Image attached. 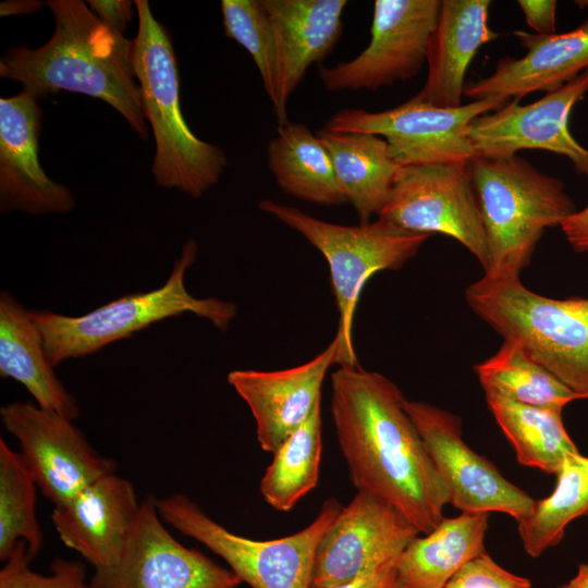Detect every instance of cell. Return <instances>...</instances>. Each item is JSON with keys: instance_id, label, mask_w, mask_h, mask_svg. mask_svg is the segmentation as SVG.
Instances as JSON below:
<instances>
[{"instance_id": "cell-1", "label": "cell", "mask_w": 588, "mask_h": 588, "mask_svg": "<svg viewBox=\"0 0 588 588\" xmlns=\"http://www.w3.org/2000/svg\"><path fill=\"white\" fill-rule=\"evenodd\" d=\"M331 417L353 486L390 503L420 534L433 530L450 492L399 387L379 372L345 366L331 375Z\"/></svg>"}, {"instance_id": "cell-2", "label": "cell", "mask_w": 588, "mask_h": 588, "mask_svg": "<svg viewBox=\"0 0 588 588\" xmlns=\"http://www.w3.org/2000/svg\"><path fill=\"white\" fill-rule=\"evenodd\" d=\"M54 32L42 46H17L0 60V76L23 85L36 98L60 90L106 101L142 138L148 130L131 63L132 41L103 24L79 0L46 2Z\"/></svg>"}, {"instance_id": "cell-3", "label": "cell", "mask_w": 588, "mask_h": 588, "mask_svg": "<svg viewBox=\"0 0 588 588\" xmlns=\"http://www.w3.org/2000/svg\"><path fill=\"white\" fill-rule=\"evenodd\" d=\"M138 30L131 63L142 106L154 132L151 172L158 185L192 198L216 185L228 166L224 151L197 137L181 110L180 76L171 37L146 0H136Z\"/></svg>"}, {"instance_id": "cell-4", "label": "cell", "mask_w": 588, "mask_h": 588, "mask_svg": "<svg viewBox=\"0 0 588 588\" xmlns=\"http://www.w3.org/2000/svg\"><path fill=\"white\" fill-rule=\"evenodd\" d=\"M465 296L504 341L588 400V298L544 297L519 277L489 273L469 284Z\"/></svg>"}, {"instance_id": "cell-5", "label": "cell", "mask_w": 588, "mask_h": 588, "mask_svg": "<svg viewBox=\"0 0 588 588\" xmlns=\"http://www.w3.org/2000/svg\"><path fill=\"white\" fill-rule=\"evenodd\" d=\"M470 172L488 250L485 273L519 277L546 229L561 226L576 206L560 179L517 155L475 157Z\"/></svg>"}, {"instance_id": "cell-6", "label": "cell", "mask_w": 588, "mask_h": 588, "mask_svg": "<svg viewBox=\"0 0 588 588\" xmlns=\"http://www.w3.org/2000/svg\"><path fill=\"white\" fill-rule=\"evenodd\" d=\"M258 207L303 235L324 257L339 314L333 338L336 365L359 366L353 330L366 283L379 271L400 269L431 235L403 230L380 218L357 225L327 222L271 199H262Z\"/></svg>"}, {"instance_id": "cell-7", "label": "cell", "mask_w": 588, "mask_h": 588, "mask_svg": "<svg viewBox=\"0 0 588 588\" xmlns=\"http://www.w3.org/2000/svg\"><path fill=\"white\" fill-rule=\"evenodd\" d=\"M197 254V242L186 241L162 286L124 295L85 315L72 317L30 310L51 365L93 354L156 322L185 313L207 319L221 331L226 330L236 317V305L216 297H195L185 287V274Z\"/></svg>"}, {"instance_id": "cell-8", "label": "cell", "mask_w": 588, "mask_h": 588, "mask_svg": "<svg viewBox=\"0 0 588 588\" xmlns=\"http://www.w3.org/2000/svg\"><path fill=\"white\" fill-rule=\"evenodd\" d=\"M155 504L164 523L219 555L242 583L253 588H311L318 544L343 507L330 498L299 531L256 540L230 531L184 494L155 499Z\"/></svg>"}, {"instance_id": "cell-9", "label": "cell", "mask_w": 588, "mask_h": 588, "mask_svg": "<svg viewBox=\"0 0 588 588\" xmlns=\"http://www.w3.org/2000/svg\"><path fill=\"white\" fill-rule=\"evenodd\" d=\"M511 99L488 97L455 108L438 107L414 96L379 112L346 108L335 112L324 127L333 132L369 133L384 138L401 166L469 162L476 157L469 125L497 111Z\"/></svg>"}, {"instance_id": "cell-10", "label": "cell", "mask_w": 588, "mask_h": 588, "mask_svg": "<svg viewBox=\"0 0 588 588\" xmlns=\"http://www.w3.org/2000/svg\"><path fill=\"white\" fill-rule=\"evenodd\" d=\"M403 230L448 235L488 265L485 230L469 162L401 167L378 216Z\"/></svg>"}, {"instance_id": "cell-11", "label": "cell", "mask_w": 588, "mask_h": 588, "mask_svg": "<svg viewBox=\"0 0 588 588\" xmlns=\"http://www.w3.org/2000/svg\"><path fill=\"white\" fill-rule=\"evenodd\" d=\"M440 0H376L370 41L354 59L320 65L326 89L377 90L416 76L427 62Z\"/></svg>"}, {"instance_id": "cell-12", "label": "cell", "mask_w": 588, "mask_h": 588, "mask_svg": "<svg viewBox=\"0 0 588 588\" xmlns=\"http://www.w3.org/2000/svg\"><path fill=\"white\" fill-rule=\"evenodd\" d=\"M404 407L449 489L450 504L462 513L506 514L517 523L531 514L536 500L467 445L458 416L436 405L407 399Z\"/></svg>"}, {"instance_id": "cell-13", "label": "cell", "mask_w": 588, "mask_h": 588, "mask_svg": "<svg viewBox=\"0 0 588 588\" xmlns=\"http://www.w3.org/2000/svg\"><path fill=\"white\" fill-rule=\"evenodd\" d=\"M0 419L15 437L37 487L54 506L117 470V463L97 452L73 420L59 413L12 402L0 408Z\"/></svg>"}, {"instance_id": "cell-14", "label": "cell", "mask_w": 588, "mask_h": 588, "mask_svg": "<svg viewBox=\"0 0 588 588\" xmlns=\"http://www.w3.org/2000/svg\"><path fill=\"white\" fill-rule=\"evenodd\" d=\"M419 534L390 503L357 491L318 544L311 588H331L397 560Z\"/></svg>"}, {"instance_id": "cell-15", "label": "cell", "mask_w": 588, "mask_h": 588, "mask_svg": "<svg viewBox=\"0 0 588 588\" xmlns=\"http://www.w3.org/2000/svg\"><path fill=\"white\" fill-rule=\"evenodd\" d=\"M588 94V69L539 100L520 106L511 99L501 109L476 118L469 138L476 157L506 158L523 149H542L566 157L588 179V149L568 128L569 115Z\"/></svg>"}, {"instance_id": "cell-16", "label": "cell", "mask_w": 588, "mask_h": 588, "mask_svg": "<svg viewBox=\"0 0 588 588\" xmlns=\"http://www.w3.org/2000/svg\"><path fill=\"white\" fill-rule=\"evenodd\" d=\"M98 588H238L241 579L199 550L187 548L166 528L155 499L140 502L122 559L95 573Z\"/></svg>"}, {"instance_id": "cell-17", "label": "cell", "mask_w": 588, "mask_h": 588, "mask_svg": "<svg viewBox=\"0 0 588 588\" xmlns=\"http://www.w3.org/2000/svg\"><path fill=\"white\" fill-rule=\"evenodd\" d=\"M38 98L22 90L0 98V207L2 212L68 213L75 206L70 189L40 166L42 112Z\"/></svg>"}, {"instance_id": "cell-18", "label": "cell", "mask_w": 588, "mask_h": 588, "mask_svg": "<svg viewBox=\"0 0 588 588\" xmlns=\"http://www.w3.org/2000/svg\"><path fill=\"white\" fill-rule=\"evenodd\" d=\"M140 503L132 482L109 474L52 510L51 522L68 548L105 573L118 565L135 526Z\"/></svg>"}, {"instance_id": "cell-19", "label": "cell", "mask_w": 588, "mask_h": 588, "mask_svg": "<svg viewBox=\"0 0 588 588\" xmlns=\"http://www.w3.org/2000/svg\"><path fill=\"white\" fill-rule=\"evenodd\" d=\"M334 340L310 360L281 370H232L228 383L247 404L262 451L273 454L321 403L329 368L336 364Z\"/></svg>"}, {"instance_id": "cell-20", "label": "cell", "mask_w": 588, "mask_h": 588, "mask_svg": "<svg viewBox=\"0 0 588 588\" xmlns=\"http://www.w3.org/2000/svg\"><path fill=\"white\" fill-rule=\"evenodd\" d=\"M271 21L277 51L278 125L287 121V101L308 68L332 51L343 32L346 0H261Z\"/></svg>"}, {"instance_id": "cell-21", "label": "cell", "mask_w": 588, "mask_h": 588, "mask_svg": "<svg viewBox=\"0 0 588 588\" xmlns=\"http://www.w3.org/2000/svg\"><path fill=\"white\" fill-rule=\"evenodd\" d=\"M527 49L522 58L503 57L487 77L465 84L473 100L488 97L520 99L535 91L551 93L588 69V20L576 28L551 35L514 30Z\"/></svg>"}, {"instance_id": "cell-22", "label": "cell", "mask_w": 588, "mask_h": 588, "mask_svg": "<svg viewBox=\"0 0 588 588\" xmlns=\"http://www.w3.org/2000/svg\"><path fill=\"white\" fill-rule=\"evenodd\" d=\"M490 0H443L428 47V74L415 95L438 107L462 106L471 60L499 34L489 26Z\"/></svg>"}, {"instance_id": "cell-23", "label": "cell", "mask_w": 588, "mask_h": 588, "mask_svg": "<svg viewBox=\"0 0 588 588\" xmlns=\"http://www.w3.org/2000/svg\"><path fill=\"white\" fill-rule=\"evenodd\" d=\"M0 375L25 387L41 408L74 420L79 408L53 371L30 310L8 291L0 294Z\"/></svg>"}, {"instance_id": "cell-24", "label": "cell", "mask_w": 588, "mask_h": 588, "mask_svg": "<svg viewBox=\"0 0 588 588\" xmlns=\"http://www.w3.org/2000/svg\"><path fill=\"white\" fill-rule=\"evenodd\" d=\"M330 152L343 193L362 223L387 206L401 166L387 140L369 133L317 132Z\"/></svg>"}, {"instance_id": "cell-25", "label": "cell", "mask_w": 588, "mask_h": 588, "mask_svg": "<svg viewBox=\"0 0 588 588\" xmlns=\"http://www.w3.org/2000/svg\"><path fill=\"white\" fill-rule=\"evenodd\" d=\"M489 515L443 517L433 530L417 536L396 564L403 588H444L467 562L486 552Z\"/></svg>"}, {"instance_id": "cell-26", "label": "cell", "mask_w": 588, "mask_h": 588, "mask_svg": "<svg viewBox=\"0 0 588 588\" xmlns=\"http://www.w3.org/2000/svg\"><path fill=\"white\" fill-rule=\"evenodd\" d=\"M267 162L279 187L291 196L321 206L347 203L329 150L305 124L278 125L267 146Z\"/></svg>"}, {"instance_id": "cell-27", "label": "cell", "mask_w": 588, "mask_h": 588, "mask_svg": "<svg viewBox=\"0 0 588 588\" xmlns=\"http://www.w3.org/2000/svg\"><path fill=\"white\" fill-rule=\"evenodd\" d=\"M495 421L514 448L519 464L556 475L567 453H579L562 419V411L535 407L483 389Z\"/></svg>"}, {"instance_id": "cell-28", "label": "cell", "mask_w": 588, "mask_h": 588, "mask_svg": "<svg viewBox=\"0 0 588 588\" xmlns=\"http://www.w3.org/2000/svg\"><path fill=\"white\" fill-rule=\"evenodd\" d=\"M322 453L321 403L272 454L260 480L264 500L274 510L287 512L316 488Z\"/></svg>"}, {"instance_id": "cell-29", "label": "cell", "mask_w": 588, "mask_h": 588, "mask_svg": "<svg viewBox=\"0 0 588 588\" xmlns=\"http://www.w3.org/2000/svg\"><path fill=\"white\" fill-rule=\"evenodd\" d=\"M553 491L536 501L534 511L518 523L525 552L531 558L558 546L574 519L588 515V456L567 453Z\"/></svg>"}, {"instance_id": "cell-30", "label": "cell", "mask_w": 588, "mask_h": 588, "mask_svg": "<svg viewBox=\"0 0 588 588\" xmlns=\"http://www.w3.org/2000/svg\"><path fill=\"white\" fill-rule=\"evenodd\" d=\"M474 369L483 389L525 405L563 411L571 402L584 400L512 342L504 341Z\"/></svg>"}, {"instance_id": "cell-31", "label": "cell", "mask_w": 588, "mask_h": 588, "mask_svg": "<svg viewBox=\"0 0 588 588\" xmlns=\"http://www.w3.org/2000/svg\"><path fill=\"white\" fill-rule=\"evenodd\" d=\"M37 485L23 463L0 438V560L7 561L19 541L29 560L38 554L44 536L36 517Z\"/></svg>"}, {"instance_id": "cell-32", "label": "cell", "mask_w": 588, "mask_h": 588, "mask_svg": "<svg viewBox=\"0 0 588 588\" xmlns=\"http://www.w3.org/2000/svg\"><path fill=\"white\" fill-rule=\"evenodd\" d=\"M221 13L225 36L250 54L272 101L277 82L275 40L261 0H222Z\"/></svg>"}, {"instance_id": "cell-33", "label": "cell", "mask_w": 588, "mask_h": 588, "mask_svg": "<svg viewBox=\"0 0 588 588\" xmlns=\"http://www.w3.org/2000/svg\"><path fill=\"white\" fill-rule=\"evenodd\" d=\"M30 562L26 542L19 541L0 569V588H98L86 581V568L79 561L56 558L48 575L32 569Z\"/></svg>"}, {"instance_id": "cell-34", "label": "cell", "mask_w": 588, "mask_h": 588, "mask_svg": "<svg viewBox=\"0 0 588 588\" xmlns=\"http://www.w3.org/2000/svg\"><path fill=\"white\" fill-rule=\"evenodd\" d=\"M444 588H531V581L503 568L486 551L467 562Z\"/></svg>"}, {"instance_id": "cell-35", "label": "cell", "mask_w": 588, "mask_h": 588, "mask_svg": "<svg viewBox=\"0 0 588 588\" xmlns=\"http://www.w3.org/2000/svg\"><path fill=\"white\" fill-rule=\"evenodd\" d=\"M526 23L536 34L551 35L556 33V7L554 0H518Z\"/></svg>"}, {"instance_id": "cell-36", "label": "cell", "mask_w": 588, "mask_h": 588, "mask_svg": "<svg viewBox=\"0 0 588 588\" xmlns=\"http://www.w3.org/2000/svg\"><path fill=\"white\" fill-rule=\"evenodd\" d=\"M90 11L113 32L123 35L132 20L133 1L125 0H90Z\"/></svg>"}, {"instance_id": "cell-37", "label": "cell", "mask_w": 588, "mask_h": 588, "mask_svg": "<svg viewBox=\"0 0 588 588\" xmlns=\"http://www.w3.org/2000/svg\"><path fill=\"white\" fill-rule=\"evenodd\" d=\"M397 560L363 573L351 581L331 588H403L396 571Z\"/></svg>"}, {"instance_id": "cell-38", "label": "cell", "mask_w": 588, "mask_h": 588, "mask_svg": "<svg viewBox=\"0 0 588 588\" xmlns=\"http://www.w3.org/2000/svg\"><path fill=\"white\" fill-rule=\"evenodd\" d=\"M561 230L575 252H588V205L564 220Z\"/></svg>"}, {"instance_id": "cell-39", "label": "cell", "mask_w": 588, "mask_h": 588, "mask_svg": "<svg viewBox=\"0 0 588 588\" xmlns=\"http://www.w3.org/2000/svg\"><path fill=\"white\" fill-rule=\"evenodd\" d=\"M44 3L35 0H10L4 1L0 5V15H19L30 14L41 8Z\"/></svg>"}, {"instance_id": "cell-40", "label": "cell", "mask_w": 588, "mask_h": 588, "mask_svg": "<svg viewBox=\"0 0 588 588\" xmlns=\"http://www.w3.org/2000/svg\"><path fill=\"white\" fill-rule=\"evenodd\" d=\"M559 588H588V563L580 564L577 574Z\"/></svg>"}]
</instances>
